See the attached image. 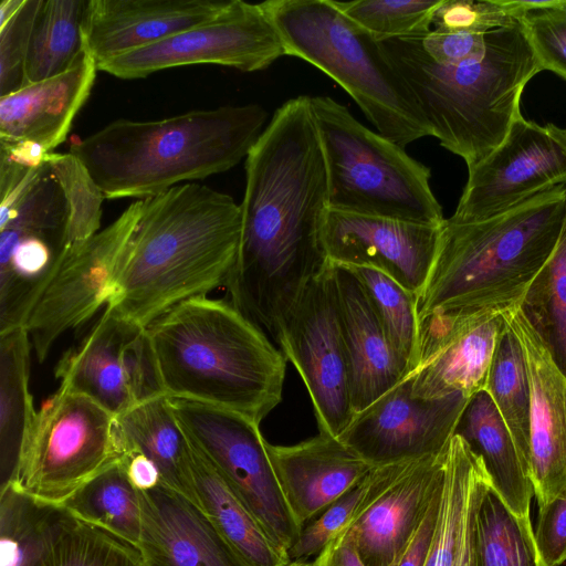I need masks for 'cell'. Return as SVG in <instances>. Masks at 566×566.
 Masks as SVG:
<instances>
[{
	"label": "cell",
	"instance_id": "1",
	"mask_svg": "<svg viewBox=\"0 0 566 566\" xmlns=\"http://www.w3.org/2000/svg\"><path fill=\"white\" fill-rule=\"evenodd\" d=\"M240 248L230 303L275 339L300 294L328 265L325 156L310 96L285 102L245 158Z\"/></svg>",
	"mask_w": 566,
	"mask_h": 566
},
{
	"label": "cell",
	"instance_id": "2",
	"mask_svg": "<svg viewBox=\"0 0 566 566\" xmlns=\"http://www.w3.org/2000/svg\"><path fill=\"white\" fill-rule=\"evenodd\" d=\"M241 230L240 205L205 185L181 184L142 200L106 307L147 327L178 303L224 286Z\"/></svg>",
	"mask_w": 566,
	"mask_h": 566
},
{
	"label": "cell",
	"instance_id": "3",
	"mask_svg": "<svg viewBox=\"0 0 566 566\" xmlns=\"http://www.w3.org/2000/svg\"><path fill=\"white\" fill-rule=\"evenodd\" d=\"M163 394L255 423L281 402L286 358L230 301L192 297L147 326Z\"/></svg>",
	"mask_w": 566,
	"mask_h": 566
},
{
	"label": "cell",
	"instance_id": "4",
	"mask_svg": "<svg viewBox=\"0 0 566 566\" xmlns=\"http://www.w3.org/2000/svg\"><path fill=\"white\" fill-rule=\"evenodd\" d=\"M258 104L220 106L159 120H114L71 144L105 199L144 200L227 171L247 158L262 134Z\"/></svg>",
	"mask_w": 566,
	"mask_h": 566
},
{
	"label": "cell",
	"instance_id": "5",
	"mask_svg": "<svg viewBox=\"0 0 566 566\" xmlns=\"http://www.w3.org/2000/svg\"><path fill=\"white\" fill-rule=\"evenodd\" d=\"M486 38L484 55L459 65L433 61L421 38L380 42L409 86L432 136L460 156L468 169L503 142L522 114L526 84L542 72L518 21L488 32Z\"/></svg>",
	"mask_w": 566,
	"mask_h": 566
},
{
	"label": "cell",
	"instance_id": "6",
	"mask_svg": "<svg viewBox=\"0 0 566 566\" xmlns=\"http://www.w3.org/2000/svg\"><path fill=\"white\" fill-rule=\"evenodd\" d=\"M566 217V186L488 219H446L417 313L517 306L552 254Z\"/></svg>",
	"mask_w": 566,
	"mask_h": 566
},
{
	"label": "cell",
	"instance_id": "7",
	"mask_svg": "<svg viewBox=\"0 0 566 566\" xmlns=\"http://www.w3.org/2000/svg\"><path fill=\"white\" fill-rule=\"evenodd\" d=\"M261 4L276 28L285 55L311 63L337 82L380 135L402 148L432 136L380 42L333 0H270Z\"/></svg>",
	"mask_w": 566,
	"mask_h": 566
},
{
	"label": "cell",
	"instance_id": "8",
	"mask_svg": "<svg viewBox=\"0 0 566 566\" xmlns=\"http://www.w3.org/2000/svg\"><path fill=\"white\" fill-rule=\"evenodd\" d=\"M333 210L441 226L430 169L328 96L311 97Z\"/></svg>",
	"mask_w": 566,
	"mask_h": 566
},
{
	"label": "cell",
	"instance_id": "9",
	"mask_svg": "<svg viewBox=\"0 0 566 566\" xmlns=\"http://www.w3.org/2000/svg\"><path fill=\"white\" fill-rule=\"evenodd\" d=\"M120 458L116 416L93 399L59 387L36 411L8 483L40 501L63 505Z\"/></svg>",
	"mask_w": 566,
	"mask_h": 566
},
{
	"label": "cell",
	"instance_id": "10",
	"mask_svg": "<svg viewBox=\"0 0 566 566\" xmlns=\"http://www.w3.org/2000/svg\"><path fill=\"white\" fill-rule=\"evenodd\" d=\"M171 406L190 443L286 553L301 527L281 490L260 424L239 412L196 401L171 399Z\"/></svg>",
	"mask_w": 566,
	"mask_h": 566
},
{
	"label": "cell",
	"instance_id": "11",
	"mask_svg": "<svg viewBox=\"0 0 566 566\" xmlns=\"http://www.w3.org/2000/svg\"><path fill=\"white\" fill-rule=\"evenodd\" d=\"M140 210L142 200H137L87 241L64 248L35 289L23 312L21 326L28 333L39 363L48 358L60 336L106 307Z\"/></svg>",
	"mask_w": 566,
	"mask_h": 566
},
{
	"label": "cell",
	"instance_id": "12",
	"mask_svg": "<svg viewBox=\"0 0 566 566\" xmlns=\"http://www.w3.org/2000/svg\"><path fill=\"white\" fill-rule=\"evenodd\" d=\"M275 340L308 391L318 432L338 438L355 415L332 262L287 311Z\"/></svg>",
	"mask_w": 566,
	"mask_h": 566
},
{
	"label": "cell",
	"instance_id": "13",
	"mask_svg": "<svg viewBox=\"0 0 566 566\" xmlns=\"http://www.w3.org/2000/svg\"><path fill=\"white\" fill-rule=\"evenodd\" d=\"M283 55L282 40L262 4L229 0L210 20L104 61L97 69L123 80L144 78L166 69L196 64L255 72Z\"/></svg>",
	"mask_w": 566,
	"mask_h": 566
},
{
	"label": "cell",
	"instance_id": "14",
	"mask_svg": "<svg viewBox=\"0 0 566 566\" xmlns=\"http://www.w3.org/2000/svg\"><path fill=\"white\" fill-rule=\"evenodd\" d=\"M468 172L452 221L488 219L566 186V128L520 114L503 142Z\"/></svg>",
	"mask_w": 566,
	"mask_h": 566
},
{
	"label": "cell",
	"instance_id": "15",
	"mask_svg": "<svg viewBox=\"0 0 566 566\" xmlns=\"http://www.w3.org/2000/svg\"><path fill=\"white\" fill-rule=\"evenodd\" d=\"M54 375L60 387L93 399L116 417L164 395L147 327L108 307L85 337L62 355Z\"/></svg>",
	"mask_w": 566,
	"mask_h": 566
},
{
	"label": "cell",
	"instance_id": "16",
	"mask_svg": "<svg viewBox=\"0 0 566 566\" xmlns=\"http://www.w3.org/2000/svg\"><path fill=\"white\" fill-rule=\"evenodd\" d=\"M463 394L420 398L406 376L363 411L338 439L371 467L447 451L469 401Z\"/></svg>",
	"mask_w": 566,
	"mask_h": 566
},
{
	"label": "cell",
	"instance_id": "17",
	"mask_svg": "<svg viewBox=\"0 0 566 566\" xmlns=\"http://www.w3.org/2000/svg\"><path fill=\"white\" fill-rule=\"evenodd\" d=\"M511 308V307H510ZM504 307H458L419 318L416 368L408 375L412 394L471 397L484 390Z\"/></svg>",
	"mask_w": 566,
	"mask_h": 566
},
{
	"label": "cell",
	"instance_id": "18",
	"mask_svg": "<svg viewBox=\"0 0 566 566\" xmlns=\"http://www.w3.org/2000/svg\"><path fill=\"white\" fill-rule=\"evenodd\" d=\"M441 228L329 209L324 245L329 262L378 270L418 296L431 270Z\"/></svg>",
	"mask_w": 566,
	"mask_h": 566
},
{
	"label": "cell",
	"instance_id": "19",
	"mask_svg": "<svg viewBox=\"0 0 566 566\" xmlns=\"http://www.w3.org/2000/svg\"><path fill=\"white\" fill-rule=\"evenodd\" d=\"M504 316L523 347L531 386L527 474L538 507L566 491V377L517 306Z\"/></svg>",
	"mask_w": 566,
	"mask_h": 566
},
{
	"label": "cell",
	"instance_id": "20",
	"mask_svg": "<svg viewBox=\"0 0 566 566\" xmlns=\"http://www.w3.org/2000/svg\"><path fill=\"white\" fill-rule=\"evenodd\" d=\"M224 0H87L83 48L97 64L149 46L217 15Z\"/></svg>",
	"mask_w": 566,
	"mask_h": 566
},
{
	"label": "cell",
	"instance_id": "21",
	"mask_svg": "<svg viewBox=\"0 0 566 566\" xmlns=\"http://www.w3.org/2000/svg\"><path fill=\"white\" fill-rule=\"evenodd\" d=\"M146 566H248L198 504L159 485L140 492Z\"/></svg>",
	"mask_w": 566,
	"mask_h": 566
},
{
	"label": "cell",
	"instance_id": "22",
	"mask_svg": "<svg viewBox=\"0 0 566 566\" xmlns=\"http://www.w3.org/2000/svg\"><path fill=\"white\" fill-rule=\"evenodd\" d=\"M446 454L413 460L350 527L365 566H392L402 557L442 489Z\"/></svg>",
	"mask_w": 566,
	"mask_h": 566
},
{
	"label": "cell",
	"instance_id": "23",
	"mask_svg": "<svg viewBox=\"0 0 566 566\" xmlns=\"http://www.w3.org/2000/svg\"><path fill=\"white\" fill-rule=\"evenodd\" d=\"M332 264L356 415L400 382L410 368L394 349L360 282L347 268Z\"/></svg>",
	"mask_w": 566,
	"mask_h": 566
},
{
	"label": "cell",
	"instance_id": "24",
	"mask_svg": "<svg viewBox=\"0 0 566 566\" xmlns=\"http://www.w3.org/2000/svg\"><path fill=\"white\" fill-rule=\"evenodd\" d=\"M266 449L285 501L301 528L374 468L338 438L319 432L292 446L266 442Z\"/></svg>",
	"mask_w": 566,
	"mask_h": 566
},
{
	"label": "cell",
	"instance_id": "25",
	"mask_svg": "<svg viewBox=\"0 0 566 566\" xmlns=\"http://www.w3.org/2000/svg\"><path fill=\"white\" fill-rule=\"evenodd\" d=\"M97 71L84 51L69 71L0 97V140H28L53 153L87 101Z\"/></svg>",
	"mask_w": 566,
	"mask_h": 566
},
{
	"label": "cell",
	"instance_id": "26",
	"mask_svg": "<svg viewBox=\"0 0 566 566\" xmlns=\"http://www.w3.org/2000/svg\"><path fill=\"white\" fill-rule=\"evenodd\" d=\"M116 432L122 455L144 454L157 467L164 486L197 504L190 467L191 446L169 397L155 396L117 416Z\"/></svg>",
	"mask_w": 566,
	"mask_h": 566
},
{
	"label": "cell",
	"instance_id": "27",
	"mask_svg": "<svg viewBox=\"0 0 566 566\" xmlns=\"http://www.w3.org/2000/svg\"><path fill=\"white\" fill-rule=\"evenodd\" d=\"M478 454L490 476L492 489L520 517H530L534 496L512 436L489 394L481 390L470 397L455 428Z\"/></svg>",
	"mask_w": 566,
	"mask_h": 566
},
{
	"label": "cell",
	"instance_id": "28",
	"mask_svg": "<svg viewBox=\"0 0 566 566\" xmlns=\"http://www.w3.org/2000/svg\"><path fill=\"white\" fill-rule=\"evenodd\" d=\"M490 485L481 458L454 434L446 454L440 509L423 566H457L467 530Z\"/></svg>",
	"mask_w": 566,
	"mask_h": 566
},
{
	"label": "cell",
	"instance_id": "29",
	"mask_svg": "<svg viewBox=\"0 0 566 566\" xmlns=\"http://www.w3.org/2000/svg\"><path fill=\"white\" fill-rule=\"evenodd\" d=\"M190 446L197 504L227 543L248 566H284L289 563L286 553L269 537L212 465Z\"/></svg>",
	"mask_w": 566,
	"mask_h": 566
},
{
	"label": "cell",
	"instance_id": "30",
	"mask_svg": "<svg viewBox=\"0 0 566 566\" xmlns=\"http://www.w3.org/2000/svg\"><path fill=\"white\" fill-rule=\"evenodd\" d=\"M73 517L63 505L0 486V566H42Z\"/></svg>",
	"mask_w": 566,
	"mask_h": 566
},
{
	"label": "cell",
	"instance_id": "31",
	"mask_svg": "<svg viewBox=\"0 0 566 566\" xmlns=\"http://www.w3.org/2000/svg\"><path fill=\"white\" fill-rule=\"evenodd\" d=\"M30 349L22 326L0 333V486L11 480L36 416L29 386Z\"/></svg>",
	"mask_w": 566,
	"mask_h": 566
},
{
	"label": "cell",
	"instance_id": "32",
	"mask_svg": "<svg viewBox=\"0 0 566 566\" xmlns=\"http://www.w3.org/2000/svg\"><path fill=\"white\" fill-rule=\"evenodd\" d=\"M86 3L87 0H42L31 34L24 86L69 71L82 56Z\"/></svg>",
	"mask_w": 566,
	"mask_h": 566
},
{
	"label": "cell",
	"instance_id": "33",
	"mask_svg": "<svg viewBox=\"0 0 566 566\" xmlns=\"http://www.w3.org/2000/svg\"><path fill=\"white\" fill-rule=\"evenodd\" d=\"M484 391L506 424L527 474L531 386L523 347L506 318L497 337Z\"/></svg>",
	"mask_w": 566,
	"mask_h": 566
},
{
	"label": "cell",
	"instance_id": "34",
	"mask_svg": "<svg viewBox=\"0 0 566 566\" xmlns=\"http://www.w3.org/2000/svg\"><path fill=\"white\" fill-rule=\"evenodd\" d=\"M412 461L374 467L359 483L301 528L298 537L286 552L289 562L315 559L333 539L365 514Z\"/></svg>",
	"mask_w": 566,
	"mask_h": 566
},
{
	"label": "cell",
	"instance_id": "35",
	"mask_svg": "<svg viewBox=\"0 0 566 566\" xmlns=\"http://www.w3.org/2000/svg\"><path fill=\"white\" fill-rule=\"evenodd\" d=\"M63 506L77 520L102 527L138 547L142 501L119 462L75 492Z\"/></svg>",
	"mask_w": 566,
	"mask_h": 566
},
{
	"label": "cell",
	"instance_id": "36",
	"mask_svg": "<svg viewBox=\"0 0 566 566\" xmlns=\"http://www.w3.org/2000/svg\"><path fill=\"white\" fill-rule=\"evenodd\" d=\"M475 566H545L530 517H520L490 485L474 520Z\"/></svg>",
	"mask_w": 566,
	"mask_h": 566
},
{
	"label": "cell",
	"instance_id": "37",
	"mask_svg": "<svg viewBox=\"0 0 566 566\" xmlns=\"http://www.w3.org/2000/svg\"><path fill=\"white\" fill-rule=\"evenodd\" d=\"M520 308L566 377V217L558 241Z\"/></svg>",
	"mask_w": 566,
	"mask_h": 566
},
{
	"label": "cell",
	"instance_id": "38",
	"mask_svg": "<svg viewBox=\"0 0 566 566\" xmlns=\"http://www.w3.org/2000/svg\"><path fill=\"white\" fill-rule=\"evenodd\" d=\"M345 268L360 282L389 342L411 373L418 360V296L378 270L368 266Z\"/></svg>",
	"mask_w": 566,
	"mask_h": 566
},
{
	"label": "cell",
	"instance_id": "39",
	"mask_svg": "<svg viewBox=\"0 0 566 566\" xmlns=\"http://www.w3.org/2000/svg\"><path fill=\"white\" fill-rule=\"evenodd\" d=\"M42 566H146L138 547L75 517L67 524Z\"/></svg>",
	"mask_w": 566,
	"mask_h": 566
},
{
	"label": "cell",
	"instance_id": "40",
	"mask_svg": "<svg viewBox=\"0 0 566 566\" xmlns=\"http://www.w3.org/2000/svg\"><path fill=\"white\" fill-rule=\"evenodd\" d=\"M333 1L345 15L378 42L423 38L431 31L434 12L442 2V0Z\"/></svg>",
	"mask_w": 566,
	"mask_h": 566
},
{
	"label": "cell",
	"instance_id": "41",
	"mask_svg": "<svg viewBox=\"0 0 566 566\" xmlns=\"http://www.w3.org/2000/svg\"><path fill=\"white\" fill-rule=\"evenodd\" d=\"M48 163L66 201L65 248L81 244L99 231L104 195L72 154L50 153Z\"/></svg>",
	"mask_w": 566,
	"mask_h": 566
},
{
	"label": "cell",
	"instance_id": "42",
	"mask_svg": "<svg viewBox=\"0 0 566 566\" xmlns=\"http://www.w3.org/2000/svg\"><path fill=\"white\" fill-rule=\"evenodd\" d=\"M541 71L566 81V0H538L517 18Z\"/></svg>",
	"mask_w": 566,
	"mask_h": 566
},
{
	"label": "cell",
	"instance_id": "43",
	"mask_svg": "<svg viewBox=\"0 0 566 566\" xmlns=\"http://www.w3.org/2000/svg\"><path fill=\"white\" fill-rule=\"evenodd\" d=\"M42 0H23L18 11L0 23V97L24 86L25 62Z\"/></svg>",
	"mask_w": 566,
	"mask_h": 566
},
{
	"label": "cell",
	"instance_id": "44",
	"mask_svg": "<svg viewBox=\"0 0 566 566\" xmlns=\"http://www.w3.org/2000/svg\"><path fill=\"white\" fill-rule=\"evenodd\" d=\"M517 21L509 0H442L432 25L442 31L488 33Z\"/></svg>",
	"mask_w": 566,
	"mask_h": 566
},
{
	"label": "cell",
	"instance_id": "45",
	"mask_svg": "<svg viewBox=\"0 0 566 566\" xmlns=\"http://www.w3.org/2000/svg\"><path fill=\"white\" fill-rule=\"evenodd\" d=\"M426 53L442 65H459L480 59L488 45L486 33L431 30L421 38Z\"/></svg>",
	"mask_w": 566,
	"mask_h": 566
},
{
	"label": "cell",
	"instance_id": "46",
	"mask_svg": "<svg viewBox=\"0 0 566 566\" xmlns=\"http://www.w3.org/2000/svg\"><path fill=\"white\" fill-rule=\"evenodd\" d=\"M534 536L545 566L566 562V491L539 507Z\"/></svg>",
	"mask_w": 566,
	"mask_h": 566
},
{
	"label": "cell",
	"instance_id": "47",
	"mask_svg": "<svg viewBox=\"0 0 566 566\" xmlns=\"http://www.w3.org/2000/svg\"><path fill=\"white\" fill-rule=\"evenodd\" d=\"M443 486V485H442ZM441 493L437 495L417 534L397 566H423L432 542L440 509Z\"/></svg>",
	"mask_w": 566,
	"mask_h": 566
},
{
	"label": "cell",
	"instance_id": "48",
	"mask_svg": "<svg viewBox=\"0 0 566 566\" xmlns=\"http://www.w3.org/2000/svg\"><path fill=\"white\" fill-rule=\"evenodd\" d=\"M119 464L130 484L139 492L149 491L163 485L157 467L142 453H124Z\"/></svg>",
	"mask_w": 566,
	"mask_h": 566
},
{
	"label": "cell",
	"instance_id": "49",
	"mask_svg": "<svg viewBox=\"0 0 566 566\" xmlns=\"http://www.w3.org/2000/svg\"><path fill=\"white\" fill-rule=\"evenodd\" d=\"M316 558L319 566H365L357 552L352 528L333 539ZM399 560L392 566H397Z\"/></svg>",
	"mask_w": 566,
	"mask_h": 566
},
{
	"label": "cell",
	"instance_id": "50",
	"mask_svg": "<svg viewBox=\"0 0 566 566\" xmlns=\"http://www.w3.org/2000/svg\"><path fill=\"white\" fill-rule=\"evenodd\" d=\"M23 0H1L0 2V23L10 19L21 7Z\"/></svg>",
	"mask_w": 566,
	"mask_h": 566
},
{
	"label": "cell",
	"instance_id": "51",
	"mask_svg": "<svg viewBox=\"0 0 566 566\" xmlns=\"http://www.w3.org/2000/svg\"><path fill=\"white\" fill-rule=\"evenodd\" d=\"M284 566H319L317 558L306 562H289Z\"/></svg>",
	"mask_w": 566,
	"mask_h": 566
}]
</instances>
